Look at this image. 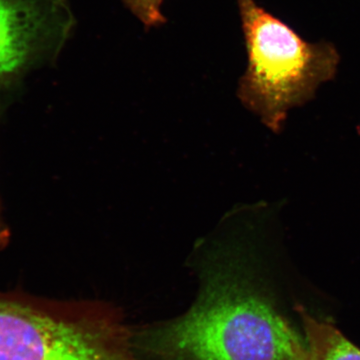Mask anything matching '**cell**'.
Segmentation results:
<instances>
[{"label": "cell", "mask_w": 360, "mask_h": 360, "mask_svg": "<svg viewBox=\"0 0 360 360\" xmlns=\"http://www.w3.org/2000/svg\"><path fill=\"white\" fill-rule=\"evenodd\" d=\"M309 347V360H360V348L348 340L333 322L296 307Z\"/></svg>", "instance_id": "5b68a950"}, {"label": "cell", "mask_w": 360, "mask_h": 360, "mask_svg": "<svg viewBox=\"0 0 360 360\" xmlns=\"http://www.w3.org/2000/svg\"><path fill=\"white\" fill-rule=\"evenodd\" d=\"M9 241V231L6 221L2 217L1 207H0V250H4Z\"/></svg>", "instance_id": "52a82bcc"}, {"label": "cell", "mask_w": 360, "mask_h": 360, "mask_svg": "<svg viewBox=\"0 0 360 360\" xmlns=\"http://www.w3.org/2000/svg\"><path fill=\"white\" fill-rule=\"evenodd\" d=\"M236 1L248 51L239 98L278 130L291 108L307 103L335 77L340 54L329 42L305 41L255 0Z\"/></svg>", "instance_id": "7a4b0ae2"}, {"label": "cell", "mask_w": 360, "mask_h": 360, "mask_svg": "<svg viewBox=\"0 0 360 360\" xmlns=\"http://www.w3.org/2000/svg\"><path fill=\"white\" fill-rule=\"evenodd\" d=\"M200 295L170 321L134 333L149 360H309L303 333L279 309L243 248L222 245L201 265Z\"/></svg>", "instance_id": "6da1fadb"}, {"label": "cell", "mask_w": 360, "mask_h": 360, "mask_svg": "<svg viewBox=\"0 0 360 360\" xmlns=\"http://www.w3.org/2000/svg\"><path fill=\"white\" fill-rule=\"evenodd\" d=\"M165 0H122L125 6L146 27H158L167 22L162 13Z\"/></svg>", "instance_id": "8992f818"}, {"label": "cell", "mask_w": 360, "mask_h": 360, "mask_svg": "<svg viewBox=\"0 0 360 360\" xmlns=\"http://www.w3.org/2000/svg\"><path fill=\"white\" fill-rule=\"evenodd\" d=\"M75 26L68 0H0V96L53 65Z\"/></svg>", "instance_id": "277c9868"}, {"label": "cell", "mask_w": 360, "mask_h": 360, "mask_svg": "<svg viewBox=\"0 0 360 360\" xmlns=\"http://www.w3.org/2000/svg\"><path fill=\"white\" fill-rule=\"evenodd\" d=\"M0 360H139L111 305L0 295Z\"/></svg>", "instance_id": "3957f363"}]
</instances>
